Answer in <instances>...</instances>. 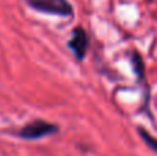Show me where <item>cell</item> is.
Returning a JSON list of instances; mask_svg holds the SVG:
<instances>
[{
	"mask_svg": "<svg viewBox=\"0 0 157 156\" xmlns=\"http://www.w3.org/2000/svg\"><path fill=\"white\" fill-rule=\"evenodd\" d=\"M59 131V126L51 122H46L43 119H36L29 123H26L24 127L18 130L17 135L22 140L33 141V140H40V138L48 137V135H54Z\"/></svg>",
	"mask_w": 157,
	"mask_h": 156,
	"instance_id": "6da1fadb",
	"label": "cell"
},
{
	"mask_svg": "<svg viewBox=\"0 0 157 156\" xmlns=\"http://www.w3.org/2000/svg\"><path fill=\"white\" fill-rule=\"evenodd\" d=\"M30 8L44 14L59 17L73 15V7L68 0H25Z\"/></svg>",
	"mask_w": 157,
	"mask_h": 156,
	"instance_id": "7a4b0ae2",
	"label": "cell"
},
{
	"mask_svg": "<svg viewBox=\"0 0 157 156\" xmlns=\"http://www.w3.org/2000/svg\"><path fill=\"white\" fill-rule=\"evenodd\" d=\"M88 43H90V40H88V35H87L86 29L81 26H77L72 30L71 39L68 40L66 46L73 53L76 60L83 61L86 58L87 50H88Z\"/></svg>",
	"mask_w": 157,
	"mask_h": 156,
	"instance_id": "3957f363",
	"label": "cell"
},
{
	"mask_svg": "<svg viewBox=\"0 0 157 156\" xmlns=\"http://www.w3.org/2000/svg\"><path fill=\"white\" fill-rule=\"evenodd\" d=\"M138 131H139V135L142 137V140L146 142V145L157 154V140L156 138L153 137V135H150L149 133H147L145 129H142V127H138Z\"/></svg>",
	"mask_w": 157,
	"mask_h": 156,
	"instance_id": "277c9868",
	"label": "cell"
},
{
	"mask_svg": "<svg viewBox=\"0 0 157 156\" xmlns=\"http://www.w3.org/2000/svg\"><path fill=\"white\" fill-rule=\"evenodd\" d=\"M132 68H134V71H135V73H136V76L139 77V79H142L144 77V72H145V68H144V61H142V58H141V55L138 54V53H134V55H132Z\"/></svg>",
	"mask_w": 157,
	"mask_h": 156,
	"instance_id": "5b68a950",
	"label": "cell"
}]
</instances>
